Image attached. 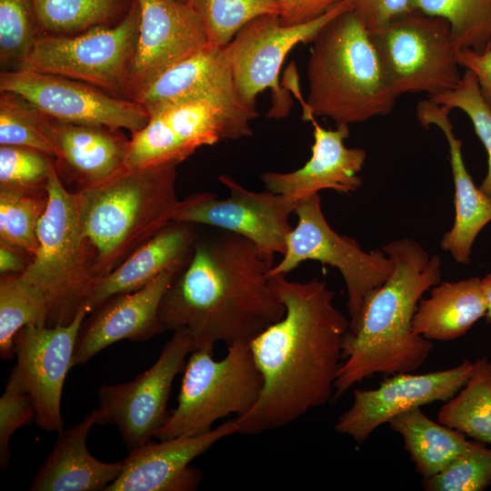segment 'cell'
<instances>
[{"label": "cell", "instance_id": "d590c367", "mask_svg": "<svg viewBox=\"0 0 491 491\" xmlns=\"http://www.w3.org/2000/svg\"><path fill=\"white\" fill-rule=\"evenodd\" d=\"M45 115L23 96L12 92L0 95V145L26 146L54 159V150L44 134Z\"/></svg>", "mask_w": 491, "mask_h": 491}, {"label": "cell", "instance_id": "b9f144b4", "mask_svg": "<svg viewBox=\"0 0 491 491\" xmlns=\"http://www.w3.org/2000/svg\"><path fill=\"white\" fill-rule=\"evenodd\" d=\"M347 0H276L279 17L286 25L310 22Z\"/></svg>", "mask_w": 491, "mask_h": 491}, {"label": "cell", "instance_id": "7402d4cb", "mask_svg": "<svg viewBox=\"0 0 491 491\" xmlns=\"http://www.w3.org/2000/svg\"><path fill=\"white\" fill-rule=\"evenodd\" d=\"M120 130L45 115L44 134L53 147L60 179L77 184L80 190L99 185L125 169L130 138Z\"/></svg>", "mask_w": 491, "mask_h": 491}, {"label": "cell", "instance_id": "83f0119b", "mask_svg": "<svg viewBox=\"0 0 491 491\" xmlns=\"http://www.w3.org/2000/svg\"><path fill=\"white\" fill-rule=\"evenodd\" d=\"M388 425L402 436L405 449L423 479L440 473L473 444L463 433L426 416L420 407L397 415Z\"/></svg>", "mask_w": 491, "mask_h": 491}, {"label": "cell", "instance_id": "d6986e66", "mask_svg": "<svg viewBox=\"0 0 491 491\" xmlns=\"http://www.w3.org/2000/svg\"><path fill=\"white\" fill-rule=\"evenodd\" d=\"M237 433L235 419L197 436L147 442L123 460L118 477L105 491H191L202 480L190 463L217 442Z\"/></svg>", "mask_w": 491, "mask_h": 491}, {"label": "cell", "instance_id": "1f68e13d", "mask_svg": "<svg viewBox=\"0 0 491 491\" xmlns=\"http://www.w3.org/2000/svg\"><path fill=\"white\" fill-rule=\"evenodd\" d=\"M47 204L45 187H0V244L34 257L39 246L38 225Z\"/></svg>", "mask_w": 491, "mask_h": 491}, {"label": "cell", "instance_id": "ee69618b", "mask_svg": "<svg viewBox=\"0 0 491 491\" xmlns=\"http://www.w3.org/2000/svg\"><path fill=\"white\" fill-rule=\"evenodd\" d=\"M33 256L16 247L0 244V274H22L28 267Z\"/></svg>", "mask_w": 491, "mask_h": 491}, {"label": "cell", "instance_id": "e575fe53", "mask_svg": "<svg viewBox=\"0 0 491 491\" xmlns=\"http://www.w3.org/2000/svg\"><path fill=\"white\" fill-rule=\"evenodd\" d=\"M42 35L30 0H0L2 71L19 69Z\"/></svg>", "mask_w": 491, "mask_h": 491}, {"label": "cell", "instance_id": "f6af8a7d", "mask_svg": "<svg viewBox=\"0 0 491 491\" xmlns=\"http://www.w3.org/2000/svg\"><path fill=\"white\" fill-rule=\"evenodd\" d=\"M481 286L486 302V322L491 324V273L481 278Z\"/></svg>", "mask_w": 491, "mask_h": 491}, {"label": "cell", "instance_id": "f546056e", "mask_svg": "<svg viewBox=\"0 0 491 491\" xmlns=\"http://www.w3.org/2000/svg\"><path fill=\"white\" fill-rule=\"evenodd\" d=\"M43 35H73L111 26L128 13L133 0H30Z\"/></svg>", "mask_w": 491, "mask_h": 491}, {"label": "cell", "instance_id": "9c48e42d", "mask_svg": "<svg viewBox=\"0 0 491 491\" xmlns=\"http://www.w3.org/2000/svg\"><path fill=\"white\" fill-rule=\"evenodd\" d=\"M139 23L140 8L133 0L128 13L114 25L73 35H42L19 69L75 79L131 99L130 66Z\"/></svg>", "mask_w": 491, "mask_h": 491}, {"label": "cell", "instance_id": "8fae6325", "mask_svg": "<svg viewBox=\"0 0 491 491\" xmlns=\"http://www.w3.org/2000/svg\"><path fill=\"white\" fill-rule=\"evenodd\" d=\"M294 213L297 224L269 276H286L308 260L336 267L346 286L349 329H354L369 296L390 276L393 260L382 249L364 251L356 239L336 233L322 211L319 194L298 201Z\"/></svg>", "mask_w": 491, "mask_h": 491}, {"label": "cell", "instance_id": "52a82bcc", "mask_svg": "<svg viewBox=\"0 0 491 491\" xmlns=\"http://www.w3.org/2000/svg\"><path fill=\"white\" fill-rule=\"evenodd\" d=\"M131 134L125 167L179 165L204 145L250 136L256 110L242 102L201 95L160 105Z\"/></svg>", "mask_w": 491, "mask_h": 491}, {"label": "cell", "instance_id": "484cf974", "mask_svg": "<svg viewBox=\"0 0 491 491\" xmlns=\"http://www.w3.org/2000/svg\"><path fill=\"white\" fill-rule=\"evenodd\" d=\"M201 95L242 102L225 46L208 44L158 75L135 95L134 101L149 112L160 105Z\"/></svg>", "mask_w": 491, "mask_h": 491}, {"label": "cell", "instance_id": "4fadbf2b", "mask_svg": "<svg viewBox=\"0 0 491 491\" xmlns=\"http://www.w3.org/2000/svg\"><path fill=\"white\" fill-rule=\"evenodd\" d=\"M219 182L228 190L220 199L210 192H198L179 202L173 221L205 225L239 235L251 241L271 260L284 255L293 230L289 218L296 202L265 190L246 189L231 176L221 174Z\"/></svg>", "mask_w": 491, "mask_h": 491}, {"label": "cell", "instance_id": "e0dca14e", "mask_svg": "<svg viewBox=\"0 0 491 491\" xmlns=\"http://www.w3.org/2000/svg\"><path fill=\"white\" fill-rule=\"evenodd\" d=\"M474 362L425 374L397 373L375 389L354 391L350 407L340 415L335 431L351 437L357 446L399 414L434 402H446L466 383Z\"/></svg>", "mask_w": 491, "mask_h": 491}, {"label": "cell", "instance_id": "7c38bea8", "mask_svg": "<svg viewBox=\"0 0 491 491\" xmlns=\"http://www.w3.org/2000/svg\"><path fill=\"white\" fill-rule=\"evenodd\" d=\"M352 9V0L341 3L307 23L286 25L279 15L258 16L242 27L225 46L235 88L240 100L256 110V96L269 88L272 107L269 117L288 115L292 99L279 83L281 66L298 44L312 43L319 32L342 13Z\"/></svg>", "mask_w": 491, "mask_h": 491}, {"label": "cell", "instance_id": "cb8c5ba5", "mask_svg": "<svg viewBox=\"0 0 491 491\" xmlns=\"http://www.w3.org/2000/svg\"><path fill=\"white\" fill-rule=\"evenodd\" d=\"M195 225L170 222L98 280L85 304L90 313L113 296L139 290L166 271L180 270L188 260L198 235Z\"/></svg>", "mask_w": 491, "mask_h": 491}, {"label": "cell", "instance_id": "ab89813d", "mask_svg": "<svg viewBox=\"0 0 491 491\" xmlns=\"http://www.w3.org/2000/svg\"><path fill=\"white\" fill-rule=\"evenodd\" d=\"M36 412L29 395L6 384L0 398V466L5 469L10 460L9 443L12 435L28 425Z\"/></svg>", "mask_w": 491, "mask_h": 491}, {"label": "cell", "instance_id": "6da1fadb", "mask_svg": "<svg viewBox=\"0 0 491 491\" xmlns=\"http://www.w3.org/2000/svg\"><path fill=\"white\" fill-rule=\"evenodd\" d=\"M271 280L285 314L249 340L263 386L253 407L235 418L245 435L284 426L329 402L350 326L325 281Z\"/></svg>", "mask_w": 491, "mask_h": 491}, {"label": "cell", "instance_id": "7a4b0ae2", "mask_svg": "<svg viewBox=\"0 0 491 491\" xmlns=\"http://www.w3.org/2000/svg\"><path fill=\"white\" fill-rule=\"evenodd\" d=\"M274 260L248 239L222 229L198 233L188 260L161 300L165 331L185 329L194 350L250 340L285 314L273 286Z\"/></svg>", "mask_w": 491, "mask_h": 491}, {"label": "cell", "instance_id": "4dcf8cb0", "mask_svg": "<svg viewBox=\"0 0 491 491\" xmlns=\"http://www.w3.org/2000/svg\"><path fill=\"white\" fill-rule=\"evenodd\" d=\"M48 307L42 293L21 274L0 278V356H15V337L27 326H47Z\"/></svg>", "mask_w": 491, "mask_h": 491}, {"label": "cell", "instance_id": "8992f818", "mask_svg": "<svg viewBox=\"0 0 491 491\" xmlns=\"http://www.w3.org/2000/svg\"><path fill=\"white\" fill-rule=\"evenodd\" d=\"M45 189L48 204L38 225V250L21 276L44 296L47 326H54L69 324L86 306L96 277L82 230L78 193L65 187L55 166Z\"/></svg>", "mask_w": 491, "mask_h": 491}, {"label": "cell", "instance_id": "60d3db41", "mask_svg": "<svg viewBox=\"0 0 491 491\" xmlns=\"http://www.w3.org/2000/svg\"><path fill=\"white\" fill-rule=\"evenodd\" d=\"M351 10L369 32H374L411 8L410 0H352Z\"/></svg>", "mask_w": 491, "mask_h": 491}, {"label": "cell", "instance_id": "836d02e7", "mask_svg": "<svg viewBox=\"0 0 491 491\" xmlns=\"http://www.w3.org/2000/svg\"><path fill=\"white\" fill-rule=\"evenodd\" d=\"M198 15L212 45L226 46L239 30L264 15H279L276 0H187Z\"/></svg>", "mask_w": 491, "mask_h": 491}, {"label": "cell", "instance_id": "9a60e30c", "mask_svg": "<svg viewBox=\"0 0 491 491\" xmlns=\"http://www.w3.org/2000/svg\"><path fill=\"white\" fill-rule=\"evenodd\" d=\"M88 314V306H84L69 324L27 326L15 337L16 364L7 384L30 396L35 407V422L43 430H63L64 383L73 366L76 338Z\"/></svg>", "mask_w": 491, "mask_h": 491}, {"label": "cell", "instance_id": "ffe728a7", "mask_svg": "<svg viewBox=\"0 0 491 491\" xmlns=\"http://www.w3.org/2000/svg\"><path fill=\"white\" fill-rule=\"evenodd\" d=\"M303 119L314 126V144L308 161L292 172L266 171L260 179L265 189L283 195L298 202L330 189L349 195L362 184L359 173L366 153L362 148L347 147L344 141L349 136L348 125H336L335 129H326L309 112H303Z\"/></svg>", "mask_w": 491, "mask_h": 491}, {"label": "cell", "instance_id": "74e56055", "mask_svg": "<svg viewBox=\"0 0 491 491\" xmlns=\"http://www.w3.org/2000/svg\"><path fill=\"white\" fill-rule=\"evenodd\" d=\"M491 485V446H472L437 475L423 479L426 491H482Z\"/></svg>", "mask_w": 491, "mask_h": 491}, {"label": "cell", "instance_id": "d4e9b609", "mask_svg": "<svg viewBox=\"0 0 491 491\" xmlns=\"http://www.w3.org/2000/svg\"><path fill=\"white\" fill-rule=\"evenodd\" d=\"M101 413L96 408L75 426L59 432L55 446L39 466L30 485L31 491H102L123 469V460L105 463L91 455L87 436Z\"/></svg>", "mask_w": 491, "mask_h": 491}, {"label": "cell", "instance_id": "5bb4252c", "mask_svg": "<svg viewBox=\"0 0 491 491\" xmlns=\"http://www.w3.org/2000/svg\"><path fill=\"white\" fill-rule=\"evenodd\" d=\"M192 351L190 334L177 329L146 371L125 383L102 386L99 425H115L130 451L149 442L169 417L166 406L173 381Z\"/></svg>", "mask_w": 491, "mask_h": 491}, {"label": "cell", "instance_id": "277c9868", "mask_svg": "<svg viewBox=\"0 0 491 491\" xmlns=\"http://www.w3.org/2000/svg\"><path fill=\"white\" fill-rule=\"evenodd\" d=\"M312 43L306 100L298 83L288 80L303 112L349 125L392 111L396 96L369 31L351 9L329 22Z\"/></svg>", "mask_w": 491, "mask_h": 491}, {"label": "cell", "instance_id": "603a6c76", "mask_svg": "<svg viewBox=\"0 0 491 491\" xmlns=\"http://www.w3.org/2000/svg\"><path fill=\"white\" fill-rule=\"evenodd\" d=\"M450 110L427 98L419 102L416 116L424 127L436 125L446 138L455 186V220L440 244L456 262L468 264L475 239L491 222V197L475 185L466 167L461 151L462 141L453 132Z\"/></svg>", "mask_w": 491, "mask_h": 491}, {"label": "cell", "instance_id": "ba28073f", "mask_svg": "<svg viewBox=\"0 0 491 491\" xmlns=\"http://www.w3.org/2000/svg\"><path fill=\"white\" fill-rule=\"evenodd\" d=\"M262 386L249 340L228 345L220 360L213 358V352L194 350L185 363L177 406L155 437L165 440L206 433L217 420L248 412Z\"/></svg>", "mask_w": 491, "mask_h": 491}, {"label": "cell", "instance_id": "f35d334b", "mask_svg": "<svg viewBox=\"0 0 491 491\" xmlns=\"http://www.w3.org/2000/svg\"><path fill=\"white\" fill-rule=\"evenodd\" d=\"M53 158L35 148L0 146V187H45Z\"/></svg>", "mask_w": 491, "mask_h": 491}, {"label": "cell", "instance_id": "4316f807", "mask_svg": "<svg viewBox=\"0 0 491 491\" xmlns=\"http://www.w3.org/2000/svg\"><path fill=\"white\" fill-rule=\"evenodd\" d=\"M421 299L415 313L413 332L430 341H453L464 336L486 313L481 278L440 282Z\"/></svg>", "mask_w": 491, "mask_h": 491}, {"label": "cell", "instance_id": "f1b7e54d", "mask_svg": "<svg viewBox=\"0 0 491 491\" xmlns=\"http://www.w3.org/2000/svg\"><path fill=\"white\" fill-rule=\"evenodd\" d=\"M441 424L491 446V362L483 356L474 362L464 386L441 406Z\"/></svg>", "mask_w": 491, "mask_h": 491}, {"label": "cell", "instance_id": "5b68a950", "mask_svg": "<svg viewBox=\"0 0 491 491\" xmlns=\"http://www.w3.org/2000/svg\"><path fill=\"white\" fill-rule=\"evenodd\" d=\"M176 164L123 169L77 191L96 282L173 221L180 200Z\"/></svg>", "mask_w": 491, "mask_h": 491}, {"label": "cell", "instance_id": "ac0fdd59", "mask_svg": "<svg viewBox=\"0 0 491 491\" xmlns=\"http://www.w3.org/2000/svg\"><path fill=\"white\" fill-rule=\"evenodd\" d=\"M136 2L140 23L130 66L132 100L162 73L209 44L203 22L187 3Z\"/></svg>", "mask_w": 491, "mask_h": 491}, {"label": "cell", "instance_id": "2e32d148", "mask_svg": "<svg viewBox=\"0 0 491 491\" xmlns=\"http://www.w3.org/2000/svg\"><path fill=\"white\" fill-rule=\"evenodd\" d=\"M0 91L23 96L49 117L78 124L127 129L134 133L148 122L141 104L118 98L89 84L28 69L1 71Z\"/></svg>", "mask_w": 491, "mask_h": 491}, {"label": "cell", "instance_id": "d6a6232c", "mask_svg": "<svg viewBox=\"0 0 491 491\" xmlns=\"http://www.w3.org/2000/svg\"><path fill=\"white\" fill-rule=\"evenodd\" d=\"M410 8L446 20L458 49H488L491 0H410Z\"/></svg>", "mask_w": 491, "mask_h": 491}, {"label": "cell", "instance_id": "7dc6e473", "mask_svg": "<svg viewBox=\"0 0 491 491\" xmlns=\"http://www.w3.org/2000/svg\"><path fill=\"white\" fill-rule=\"evenodd\" d=\"M179 1H182V2H185V3H186L187 0H179Z\"/></svg>", "mask_w": 491, "mask_h": 491}, {"label": "cell", "instance_id": "bcb514c9", "mask_svg": "<svg viewBox=\"0 0 491 491\" xmlns=\"http://www.w3.org/2000/svg\"><path fill=\"white\" fill-rule=\"evenodd\" d=\"M488 50H490V51H491V43H490V45H489Z\"/></svg>", "mask_w": 491, "mask_h": 491}, {"label": "cell", "instance_id": "3957f363", "mask_svg": "<svg viewBox=\"0 0 491 491\" xmlns=\"http://www.w3.org/2000/svg\"><path fill=\"white\" fill-rule=\"evenodd\" d=\"M394 263L388 279L367 299L354 329L342 341L335 384L336 396L375 375L417 370L433 343L413 332L412 322L424 293L441 282V259L410 238L382 247Z\"/></svg>", "mask_w": 491, "mask_h": 491}, {"label": "cell", "instance_id": "8d00e7d4", "mask_svg": "<svg viewBox=\"0 0 491 491\" xmlns=\"http://www.w3.org/2000/svg\"><path fill=\"white\" fill-rule=\"evenodd\" d=\"M429 99L450 109H460L469 117L487 154V172L479 188L491 197V109L482 95L476 75L466 69L454 89Z\"/></svg>", "mask_w": 491, "mask_h": 491}, {"label": "cell", "instance_id": "7bdbcfd3", "mask_svg": "<svg viewBox=\"0 0 491 491\" xmlns=\"http://www.w3.org/2000/svg\"><path fill=\"white\" fill-rule=\"evenodd\" d=\"M457 60L460 66L476 75L482 95L491 109V51L487 49L479 54L471 49H459Z\"/></svg>", "mask_w": 491, "mask_h": 491}, {"label": "cell", "instance_id": "44dd1931", "mask_svg": "<svg viewBox=\"0 0 491 491\" xmlns=\"http://www.w3.org/2000/svg\"><path fill=\"white\" fill-rule=\"evenodd\" d=\"M179 270H169L143 288L107 299L91 312L79 330L73 366L85 364L112 344L123 339L145 342L165 332L158 309L168 286Z\"/></svg>", "mask_w": 491, "mask_h": 491}, {"label": "cell", "instance_id": "30bf717a", "mask_svg": "<svg viewBox=\"0 0 491 491\" xmlns=\"http://www.w3.org/2000/svg\"><path fill=\"white\" fill-rule=\"evenodd\" d=\"M369 34L396 97L417 92L430 97L458 85L459 49L446 20L411 9Z\"/></svg>", "mask_w": 491, "mask_h": 491}]
</instances>
